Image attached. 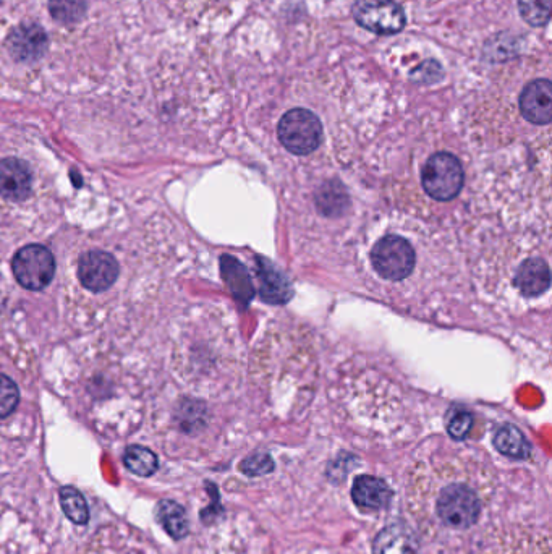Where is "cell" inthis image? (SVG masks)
<instances>
[{"label":"cell","instance_id":"6da1fadb","mask_svg":"<svg viewBox=\"0 0 552 554\" xmlns=\"http://www.w3.org/2000/svg\"><path fill=\"white\" fill-rule=\"evenodd\" d=\"M434 508L442 525L452 530H468L480 519L483 498L472 483L454 480L438 491Z\"/></svg>","mask_w":552,"mask_h":554},{"label":"cell","instance_id":"7a4b0ae2","mask_svg":"<svg viewBox=\"0 0 552 554\" xmlns=\"http://www.w3.org/2000/svg\"><path fill=\"white\" fill-rule=\"evenodd\" d=\"M277 133L285 150L297 156H306L318 150L323 137V125L316 114L297 107L282 117Z\"/></svg>","mask_w":552,"mask_h":554},{"label":"cell","instance_id":"3957f363","mask_svg":"<svg viewBox=\"0 0 552 554\" xmlns=\"http://www.w3.org/2000/svg\"><path fill=\"white\" fill-rule=\"evenodd\" d=\"M421 184L433 200H454L463 187V167L459 158L452 153L433 154L423 167Z\"/></svg>","mask_w":552,"mask_h":554},{"label":"cell","instance_id":"277c9868","mask_svg":"<svg viewBox=\"0 0 552 554\" xmlns=\"http://www.w3.org/2000/svg\"><path fill=\"white\" fill-rule=\"evenodd\" d=\"M371 263L376 273L389 281H402L415 266V252L408 240L399 235H387L371 250Z\"/></svg>","mask_w":552,"mask_h":554},{"label":"cell","instance_id":"5b68a950","mask_svg":"<svg viewBox=\"0 0 552 554\" xmlns=\"http://www.w3.org/2000/svg\"><path fill=\"white\" fill-rule=\"evenodd\" d=\"M18 284L28 290H43L56 274V260L43 245H28L18 250L12 260Z\"/></svg>","mask_w":552,"mask_h":554},{"label":"cell","instance_id":"8992f818","mask_svg":"<svg viewBox=\"0 0 552 554\" xmlns=\"http://www.w3.org/2000/svg\"><path fill=\"white\" fill-rule=\"evenodd\" d=\"M355 22L374 35H397L404 30L407 17L394 0H358L353 7Z\"/></svg>","mask_w":552,"mask_h":554},{"label":"cell","instance_id":"52a82bcc","mask_svg":"<svg viewBox=\"0 0 552 554\" xmlns=\"http://www.w3.org/2000/svg\"><path fill=\"white\" fill-rule=\"evenodd\" d=\"M81 286L91 292H102L114 286L119 277V263L111 253L93 250L81 255L78 263Z\"/></svg>","mask_w":552,"mask_h":554},{"label":"cell","instance_id":"ba28073f","mask_svg":"<svg viewBox=\"0 0 552 554\" xmlns=\"http://www.w3.org/2000/svg\"><path fill=\"white\" fill-rule=\"evenodd\" d=\"M47 38L46 30L36 23H23L10 33L7 39V49L10 57L22 64H34L46 54Z\"/></svg>","mask_w":552,"mask_h":554},{"label":"cell","instance_id":"9c48e42d","mask_svg":"<svg viewBox=\"0 0 552 554\" xmlns=\"http://www.w3.org/2000/svg\"><path fill=\"white\" fill-rule=\"evenodd\" d=\"M522 116L535 125H548L552 120V83L546 78L533 80L520 96Z\"/></svg>","mask_w":552,"mask_h":554},{"label":"cell","instance_id":"30bf717a","mask_svg":"<svg viewBox=\"0 0 552 554\" xmlns=\"http://www.w3.org/2000/svg\"><path fill=\"white\" fill-rule=\"evenodd\" d=\"M33 187L30 167L22 159L7 158L0 161V197L22 201L28 198Z\"/></svg>","mask_w":552,"mask_h":554},{"label":"cell","instance_id":"8fae6325","mask_svg":"<svg viewBox=\"0 0 552 554\" xmlns=\"http://www.w3.org/2000/svg\"><path fill=\"white\" fill-rule=\"evenodd\" d=\"M551 273L546 261L540 258H531L525 261L517 271L515 286L519 287L525 297H538L549 289Z\"/></svg>","mask_w":552,"mask_h":554},{"label":"cell","instance_id":"7c38bea8","mask_svg":"<svg viewBox=\"0 0 552 554\" xmlns=\"http://www.w3.org/2000/svg\"><path fill=\"white\" fill-rule=\"evenodd\" d=\"M352 498L360 508L381 509L391 501L392 491L381 478L363 475L353 483Z\"/></svg>","mask_w":552,"mask_h":554},{"label":"cell","instance_id":"4fadbf2b","mask_svg":"<svg viewBox=\"0 0 552 554\" xmlns=\"http://www.w3.org/2000/svg\"><path fill=\"white\" fill-rule=\"evenodd\" d=\"M260 295L264 302L287 303L292 299L293 290L287 277L277 271L269 261L261 260Z\"/></svg>","mask_w":552,"mask_h":554},{"label":"cell","instance_id":"5bb4252c","mask_svg":"<svg viewBox=\"0 0 552 554\" xmlns=\"http://www.w3.org/2000/svg\"><path fill=\"white\" fill-rule=\"evenodd\" d=\"M222 274L235 299L243 305H248L255 295V290L247 268L235 260L234 256H222Z\"/></svg>","mask_w":552,"mask_h":554},{"label":"cell","instance_id":"9a60e30c","mask_svg":"<svg viewBox=\"0 0 552 554\" xmlns=\"http://www.w3.org/2000/svg\"><path fill=\"white\" fill-rule=\"evenodd\" d=\"M156 519H158L162 529L166 530L174 540H182L190 532L187 511L179 503L170 501V499H164L158 504Z\"/></svg>","mask_w":552,"mask_h":554},{"label":"cell","instance_id":"2e32d148","mask_svg":"<svg viewBox=\"0 0 552 554\" xmlns=\"http://www.w3.org/2000/svg\"><path fill=\"white\" fill-rule=\"evenodd\" d=\"M497 451L512 459H527L530 456V443L522 431L514 425H504L494 436Z\"/></svg>","mask_w":552,"mask_h":554},{"label":"cell","instance_id":"e0dca14e","mask_svg":"<svg viewBox=\"0 0 552 554\" xmlns=\"http://www.w3.org/2000/svg\"><path fill=\"white\" fill-rule=\"evenodd\" d=\"M60 506L65 516L72 520L73 524L85 525L90 520V508L85 496L73 486H64L60 490Z\"/></svg>","mask_w":552,"mask_h":554},{"label":"cell","instance_id":"ac0fdd59","mask_svg":"<svg viewBox=\"0 0 552 554\" xmlns=\"http://www.w3.org/2000/svg\"><path fill=\"white\" fill-rule=\"evenodd\" d=\"M124 464L138 477H151L158 470V456L143 446H130L124 454Z\"/></svg>","mask_w":552,"mask_h":554},{"label":"cell","instance_id":"d6986e66","mask_svg":"<svg viewBox=\"0 0 552 554\" xmlns=\"http://www.w3.org/2000/svg\"><path fill=\"white\" fill-rule=\"evenodd\" d=\"M49 12L62 25H75L85 18L88 0H49Z\"/></svg>","mask_w":552,"mask_h":554},{"label":"cell","instance_id":"ffe728a7","mask_svg":"<svg viewBox=\"0 0 552 554\" xmlns=\"http://www.w3.org/2000/svg\"><path fill=\"white\" fill-rule=\"evenodd\" d=\"M520 15L533 28L546 26L551 20V0H519Z\"/></svg>","mask_w":552,"mask_h":554},{"label":"cell","instance_id":"44dd1931","mask_svg":"<svg viewBox=\"0 0 552 554\" xmlns=\"http://www.w3.org/2000/svg\"><path fill=\"white\" fill-rule=\"evenodd\" d=\"M345 200H347V193L342 190L340 185L337 187H332V184L326 185L323 192L318 195V206L323 209L324 214L332 216V214H340L344 211Z\"/></svg>","mask_w":552,"mask_h":554},{"label":"cell","instance_id":"7402d4cb","mask_svg":"<svg viewBox=\"0 0 552 554\" xmlns=\"http://www.w3.org/2000/svg\"><path fill=\"white\" fill-rule=\"evenodd\" d=\"M20 402V391L9 376L0 375V418L9 417Z\"/></svg>","mask_w":552,"mask_h":554},{"label":"cell","instance_id":"603a6c76","mask_svg":"<svg viewBox=\"0 0 552 554\" xmlns=\"http://www.w3.org/2000/svg\"><path fill=\"white\" fill-rule=\"evenodd\" d=\"M240 470L248 477H263V475L271 474L274 470V461L266 452H258V454L248 456L240 464Z\"/></svg>","mask_w":552,"mask_h":554},{"label":"cell","instance_id":"cb8c5ba5","mask_svg":"<svg viewBox=\"0 0 552 554\" xmlns=\"http://www.w3.org/2000/svg\"><path fill=\"white\" fill-rule=\"evenodd\" d=\"M473 417L468 414V412H457V414L452 415L451 420H449V425H447V431L449 435L454 439H463L467 438L468 433L472 430Z\"/></svg>","mask_w":552,"mask_h":554},{"label":"cell","instance_id":"d4e9b609","mask_svg":"<svg viewBox=\"0 0 552 554\" xmlns=\"http://www.w3.org/2000/svg\"><path fill=\"white\" fill-rule=\"evenodd\" d=\"M413 80L420 81V83H434V81L442 78L441 65L434 60H428L425 64L420 65L415 72L412 73Z\"/></svg>","mask_w":552,"mask_h":554}]
</instances>
